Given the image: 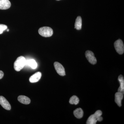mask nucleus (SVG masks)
I'll return each mask as SVG.
<instances>
[{
    "label": "nucleus",
    "mask_w": 124,
    "mask_h": 124,
    "mask_svg": "<svg viewBox=\"0 0 124 124\" xmlns=\"http://www.w3.org/2000/svg\"><path fill=\"white\" fill-rule=\"evenodd\" d=\"M102 115L101 111L98 110L93 115L90 116L86 121V124H95L97 121L101 122L103 120V118L101 116Z\"/></svg>",
    "instance_id": "obj_1"
},
{
    "label": "nucleus",
    "mask_w": 124,
    "mask_h": 124,
    "mask_svg": "<svg viewBox=\"0 0 124 124\" xmlns=\"http://www.w3.org/2000/svg\"><path fill=\"white\" fill-rule=\"evenodd\" d=\"M26 63L25 58L20 56L17 59L14 63V68L16 71H19L23 69Z\"/></svg>",
    "instance_id": "obj_2"
},
{
    "label": "nucleus",
    "mask_w": 124,
    "mask_h": 124,
    "mask_svg": "<svg viewBox=\"0 0 124 124\" xmlns=\"http://www.w3.org/2000/svg\"><path fill=\"white\" fill-rule=\"evenodd\" d=\"M38 32L41 36L45 37H51L53 34V31L51 28L44 27L40 28L38 30Z\"/></svg>",
    "instance_id": "obj_3"
},
{
    "label": "nucleus",
    "mask_w": 124,
    "mask_h": 124,
    "mask_svg": "<svg viewBox=\"0 0 124 124\" xmlns=\"http://www.w3.org/2000/svg\"><path fill=\"white\" fill-rule=\"evenodd\" d=\"M114 46L116 51L119 54H122L124 52V43L122 40L118 39L114 43Z\"/></svg>",
    "instance_id": "obj_4"
},
{
    "label": "nucleus",
    "mask_w": 124,
    "mask_h": 124,
    "mask_svg": "<svg viewBox=\"0 0 124 124\" xmlns=\"http://www.w3.org/2000/svg\"><path fill=\"white\" fill-rule=\"evenodd\" d=\"M54 66L57 73L60 76H63L66 75L65 69L62 64L58 62H54Z\"/></svg>",
    "instance_id": "obj_5"
},
{
    "label": "nucleus",
    "mask_w": 124,
    "mask_h": 124,
    "mask_svg": "<svg viewBox=\"0 0 124 124\" xmlns=\"http://www.w3.org/2000/svg\"><path fill=\"white\" fill-rule=\"evenodd\" d=\"M85 55L87 60L91 64H95L97 63V59L92 51L87 50L85 52Z\"/></svg>",
    "instance_id": "obj_6"
},
{
    "label": "nucleus",
    "mask_w": 124,
    "mask_h": 124,
    "mask_svg": "<svg viewBox=\"0 0 124 124\" xmlns=\"http://www.w3.org/2000/svg\"><path fill=\"white\" fill-rule=\"evenodd\" d=\"M0 104L6 110H10L11 109V105L3 96H0Z\"/></svg>",
    "instance_id": "obj_7"
},
{
    "label": "nucleus",
    "mask_w": 124,
    "mask_h": 124,
    "mask_svg": "<svg viewBox=\"0 0 124 124\" xmlns=\"http://www.w3.org/2000/svg\"><path fill=\"white\" fill-rule=\"evenodd\" d=\"M124 94L123 93L117 92L116 93L115 95V101L119 107L122 106L121 102L124 98Z\"/></svg>",
    "instance_id": "obj_8"
},
{
    "label": "nucleus",
    "mask_w": 124,
    "mask_h": 124,
    "mask_svg": "<svg viewBox=\"0 0 124 124\" xmlns=\"http://www.w3.org/2000/svg\"><path fill=\"white\" fill-rule=\"evenodd\" d=\"M11 5V3L9 0H0V9H7Z\"/></svg>",
    "instance_id": "obj_9"
},
{
    "label": "nucleus",
    "mask_w": 124,
    "mask_h": 124,
    "mask_svg": "<svg viewBox=\"0 0 124 124\" xmlns=\"http://www.w3.org/2000/svg\"><path fill=\"white\" fill-rule=\"evenodd\" d=\"M41 75V73L40 72H36L31 76L29 78V81L31 83H35L38 82L40 79Z\"/></svg>",
    "instance_id": "obj_10"
},
{
    "label": "nucleus",
    "mask_w": 124,
    "mask_h": 124,
    "mask_svg": "<svg viewBox=\"0 0 124 124\" xmlns=\"http://www.w3.org/2000/svg\"><path fill=\"white\" fill-rule=\"evenodd\" d=\"M18 100L21 103L25 104H30L31 102V100L29 98L23 95H19L18 96Z\"/></svg>",
    "instance_id": "obj_11"
},
{
    "label": "nucleus",
    "mask_w": 124,
    "mask_h": 124,
    "mask_svg": "<svg viewBox=\"0 0 124 124\" xmlns=\"http://www.w3.org/2000/svg\"><path fill=\"white\" fill-rule=\"evenodd\" d=\"M118 80L120 83V86L118 89V92L124 93V79L123 76L120 75L118 77Z\"/></svg>",
    "instance_id": "obj_12"
},
{
    "label": "nucleus",
    "mask_w": 124,
    "mask_h": 124,
    "mask_svg": "<svg viewBox=\"0 0 124 124\" xmlns=\"http://www.w3.org/2000/svg\"><path fill=\"white\" fill-rule=\"evenodd\" d=\"M84 114V111L82 108H77L73 111L74 116L78 119H80L82 118Z\"/></svg>",
    "instance_id": "obj_13"
},
{
    "label": "nucleus",
    "mask_w": 124,
    "mask_h": 124,
    "mask_svg": "<svg viewBox=\"0 0 124 124\" xmlns=\"http://www.w3.org/2000/svg\"><path fill=\"white\" fill-rule=\"evenodd\" d=\"M82 19L80 16H78L76 19L75 23V28L78 30L81 29L82 25Z\"/></svg>",
    "instance_id": "obj_14"
},
{
    "label": "nucleus",
    "mask_w": 124,
    "mask_h": 124,
    "mask_svg": "<svg viewBox=\"0 0 124 124\" xmlns=\"http://www.w3.org/2000/svg\"><path fill=\"white\" fill-rule=\"evenodd\" d=\"M79 99L77 96L76 95H73L71 97L69 100V102L70 104L75 105H77L79 103Z\"/></svg>",
    "instance_id": "obj_15"
},
{
    "label": "nucleus",
    "mask_w": 124,
    "mask_h": 124,
    "mask_svg": "<svg viewBox=\"0 0 124 124\" xmlns=\"http://www.w3.org/2000/svg\"><path fill=\"white\" fill-rule=\"evenodd\" d=\"M27 63L33 69H35L37 67L36 62L33 59H31L27 62Z\"/></svg>",
    "instance_id": "obj_16"
},
{
    "label": "nucleus",
    "mask_w": 124,
    "mask_h": 124,
    "mask_svg": "<svg viewBox=\"0 0 124 124\" xmlns=\"http://www.w3.org/2000/svg\"><path fill=\"white\" fill-rule=\"evenodd\" d=\"M7 27L4 24H0V34H2L4 31L7 30Z\"/></svg>",
    "instance_id": "obj_17"
},
{
    "label": "nucleus",
    "mask_w": 124,
    "mask_h": 124,
    "mask_svg": "<svg viewBox=\"0 0 124 124\" xmlns=\"http://www.w3.org/2000/svg\"><path fill=\"white\" fill-rule=\"evenodd\" d=\"M4 76V73L2 71L0 70V79H2Z\"/></svg>",
    "instance_id": "obj_18"
},
{
    "label": "nucleus",
    "mask_w": 124,
    "mask_h": 124,
    "mask_svg": "<svg viewBox=\"0 0 124 124\" xmlns=\"http://www.w3.org/2000/svg\"><path fill=\"white\" fill-rule=\"evenodd\" d=\"M7 29V31H9V29Z\"/></svg>",
    "instance_id": "obj_19"
},
{
    "label": "nucleus",
    "mask_w": 124,
    "mask_h": 124,
    "mask_svg": "<svg viewBox=\"0 0 124 124\" xmlns=\"http://www.w3.org/2000/svg\"></svg>",
    "instance_id": "obj_20"
}]
</instances>
